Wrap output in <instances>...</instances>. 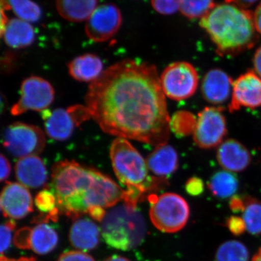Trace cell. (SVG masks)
<instances>
[{"instance_id": "1", "label": "cell", "mask_w": 261, "mask_h": 261, "mask_svg": "<svg viewBox=\"0 0 261 261\" xmlns=\"http://www.w3.org/2000/svg\"><path fill=\"white\" fill-rule=\"evenodd\" d=\"M85 102L108 135L155 147L168 142L171 118L154 65L133 60L116 63L90 84Z\"/></svg>"}, {"instance_id": "2", "label": "cell", "mask_w": 261, "mask_h": 261, "mask_svg": "<svg viewBox=\"0 0 261 261\" xmlns=\"http://www.w3.org/2000/svg\"><path fill=\"white\" fill-rule=\"evenodd\" d=\"M51 178L58 210L70 219L81 218L93 206L114 207L124 197V190L112 178L75 161L57 163Z\"/></svg>"}, {"instance_id": "3", "label": "cell", "mask_w": 261, "mask_h": 261, "mask_svg": "<svg viewBox=\"0 0 261 261\" xmlns=\"http://www.w3.org/2000/svg\"><path fill=\"white\" fill-rule=\"evenodd\" d=\"M200 25L221 56H236L251 49L258 41L250 10L225 2L200 19Z\"/></svg>"}, {"instance_id": "4", "label": "cell", "mask_w": 261, "mask_h": 261, "mask_svg": "<svg viewBox=\"0 0 261 261\" xmlns=\"http://www.w3.org/2000/svg\"><path fill=\"white\" fill-rule=\"evenodd\" d=\"M110 156L116 177L126 188L123 200L126 205L136 208L145 194L163 186L166 178L149 175L147 161L126 139L113 141Z\"/></svg>"}, {"instance_id": "5", "label": "cell", "mask_w": 261, "mask_h": 261, "mask_svg": "<svg viewBox=\"0 0 261 261\" xmlns=\"http://www.w3.org/2000/svg\"><path fill=\"white\" fill-rule=\"evenodd\" d=\"M101 223L105 242L117 250L128 251L145 240L147 226L137 207L125 203L117 205L107 212Z\"/></svg>"}, {"instance_id": "6", "label": "cell", "mask_w": 261, "mask_h": 261, "mask_svg": "<svg viewBox=\"0 0 261 261\" xmlns=\"http://www.w3.org/2000/svg\"><path fill=\"white\" fill-rule=\"evenodd\" d=\"M149 217L152 224L165 233H176L185 227L190 216V206L177 194L149 196Z\"/></svg>"}, {"instance_id": "7", "label": "cell", "mask_w": 261, "mask_h": 261, "mask_svg": "<svg viewBox=\"0 0 261 261\" xmlns=\"http://www.w3.org/2000/svg\"><path fill=\"white\" fill-rule=\"evenodd\" d=\"M161 87L166 97L173 100L189 99L195 94L199 84V76L195 67L185 61L168 65L160 76Z\"/></svg>"}, {"instance_id": "8", "label": "cell", "mask_w": 261, "mask_h": 261, "mask_svg": "<svg viewBox=\"0 0 261 261\" xmlns=\"http://www.w3.org/2000/svg\"><path fill=\"white\" fill-rule=\"evenodd\" d=\"M46 138L39 127L27 123H13L4 133V146L17 158L37 155L44 150Z\"/></svg>"}, {"instance_id": "9", "label": "cell", "mask_w": 261, "mask_h": 261, "mask_svg": "<svg viewBox=\"0 0 261 261\" xmlns=\"http://www.w3.org/2000/svg\"><path fill=\"white\" fill-rule=\"evenodd\" d=\"M227 133L226 118L221 108L207 107L199 113L193 130L194 142L202 149L219 147Z\"/></svg>"}, {"instance_id": "10", "label": "cell", "mask_w": 261, "mask_h": 261, "mask_svg": "<svg viewBox=\"0 0 261 261\" xmlns=\"http://www.w3.org/2000/svg\"><path fill=\"white\" fill-rule=\"evenodd\" d=\"M90 113L86 106H71L68 109L58 108L53 111H42L47 135L53 140L65 141L68 140L75 127L90 118Z\"/></svg>"}, {"instance_id": "11", "label": "cell", "mask_w": 261, "mask_h": 261, "mask_svg": "<svg viewBox=\"0 0 261 261\" xmlns=\"http://www.w3.org/2000/svg\"><path fill=\"white\" fill-rule=\"evenodd\" d=\"M55 99V89L48 81L39 76H31L23 81L20 97L11 109L13 116L29 111H44Z\"/></svg>"}, {"instance_id": "12", "label": "cell", "mask_w": 261, "mask_h": 261, "mask_svg": "<svg viewBox=\"0 0 261 261\" xmlns=\"http://www.w3.org/2000/svg\"><path fill=\"white\" fill-rule=\"evenodd\" d=\"M122 20L121 10L116 5H99L87 20L86 34L93 42H107L118 32Z\"/></svg>"}, {"instance_id": "13", "label": "cell", "mask_w": 261, "mask_h": 261, "mask_svg": "<svg viewBox=\"0 0 261 261\" xmlns=\"http://www.w3.org/2000/svg\"><path fill=\"white\" fill-rule=\"evenodd\" d=\"M261 106V78L254 70H248L233 81L230 112L242 108L255 109Z\"/></svg>"}, {"instance_id": "14", "label": "cell", "mask_w": 261, "mask_h": 261, "mask_svg": "<svg viewBox=\"0 0 261 261\" xmlns=\"http://www.w3.org/2000/svg\"><path fill=\"white\" fill-rule=\"evenodd\" d=\"M0 202L5 217L21 219L33 211L32 196L21 184L8 182L0 195Z\"/></svg>"}, {"instance_id": "15", "label": "cell", "mask_w": 261, "mask_h": 261, "mask_svg": "<svg viewBox=\"0 0 261 261\" xmlns=\"http://www.w3.org/2000/svg\"><path fill=\"white\" fill-rule=\"evenodd\" d=\"M220 166L230 172H241L251 163V154L243 144L233 139L224 141L216 153Z\"/></svg>"}, {"instance_id": "16", "label": "cell", "mask_w": 261, "mask_h": 261, "mask_svg": "<svg viewBox=\"0 0 261 261\" xmlns=\"http://www.w3.org/2000/svg\"><path fill=\"white\" fill-rule=\"evenodd\" d=\"M232 80L221 69L209 70L202 79L201 92L207 102L221 105L226 102L232 92Z\"/></svg>"}, {"instance_id": "17", "label": "cell", "mask_w": 261, "mask_h": 261, "mask_svg": "<svg viewBox=\"0 0 261 261\" xmlns=\"http://www.w3.org/2000/svg\"><path fill=\"white\" fill-rule=\"evenodd\" d=\"M17 179L23 186L37 189L47 183V168L37 155L22 158L17 161L15 167Z\"/></svg>"}, {"instance_id": "18", "label": "cell", "mask_w": 261, "mask_h": 261, "mask_svg": "<svg viewBox=\"0 0 261 261\" xmlns=\"http://www.w3.org/2000/svg\"><path fill=\"white\" fill-rule=\"evenodd\" d=\"M100 233V228L93 221L87 218H79L70 228V243L81 251H89L97 247Z\"/></svg>"}, {"instance_id": "19", "label": "cell", "mask_w": 261, "mask_h": 261, "mask_svg": "<svg viewBox=\"0 0 261 261\" xmlns=\"http://www.w3.org/2000/svg\"><path fill=\"white\" fill-rule=\"evenodd\" d=\"M146 161L149 171L159 178L171 176L178 167L177 152L167 143L155 147Z\"/></svg>"}, {"instance_id": "20", "label": "cell", "mask_w": 261, "mask_h": 261, "mask_svg": "<svg viewBox=\"0 0 261 261\" xmlns=\"http://www.w3.org/2000/svg\"><path fill=\"white\" fill-rule=\"evenodd\" d=\"M70 76L81 82H94L103 73V64L96 55L84 54L76 57L68 65Z\"/></svg>"}, {"instance_id": "21", "label": "cell", "mask_w": 261, "mask_h": 261, "mask_svg": "<svg viewBox=\"0 0 261 261\" xmlns=\"http://www.w3.org/2000/svg\"><path fill=\"white\" fill-rule=\"evenodd\" d=\"M4 38L5 42L10 47L25 48L32 45L35 41V31L29 22L13 18L7 24Z\"/></svg>"}, {"instance_id": "22", "label": "cell", "mask_w": 261, "mask_h": 261, "mask_svg": "<svg viewBox=\"0 0 261 261\" xmlns=\"http://www.w3.org/2000/svg\"><path fill=\"white\" fill-rule=\"evenodd\" d=\"M56 3L59 15L70 22L88 20L98 7V0H56Z\"/></svg>"}, {"instance_id": "23", "label": "cell", "mask_w": 261, "mask_h": 261, "mask_svg": "<svg viewBox=\"0 0 261 261\" xmlns=\"http://www.w3.org/2000/svg\"><path fill=\"white\" fill-rule=\"evenodd\" d=\"M58 233L51 226L41 223L31 231L29 248L38 255H47L58 245Z\"/></svg>"}, {"instance_id": "24", "label": "cell", "mask_w": 261, "mask_h": 261, "mask_svg": "<svg viewBox=\"0 0 261 261\" xmlns=\"http://www.w3.org/2000/svg\"><path fill=\"white\" fill-rule=\"evenodd\" d=\"M207 187L215 197L228 198L233 197L238 191V178L235 173L226 170L218 171L211 176Z\"/></svg>"}, {"instance_id": "25", "label": "cell", "mask_w": 261, "mask_h": 261, "mask_svg": "<svg viewBox=\"0 0 261 261\" xmlns=\"http://www.w3.org/2000/svg\"><path fill=\"white\" fill-rule=\"evenodd\" d=\"M249 256L248 250L243 243L229 240L220 245L215 261H249Z\"/></svg>"}, {"instance_id": "26", "label": "cell", "mask_w": 261, "mask_h": 261, "mask_svg": "<svg viewBox=\"0 0 261 261\" xmlns=\"http://www.w3.org/2000/svg\"><path fill=\"white\" fill-rule=\"evenodd\" d=\"M245 205L243 219L246 230L253 235L261 233V202L252 197H245Z\"/></svg>"}, {"instance_id": "27", "label": "cell", "mask_w": 261, "mask_h": 261, "mask_svg": "<svg viewBox=\"0 0 261 261\" xmlns=\"http://www.w3.org/2000/svg\"><path fill=\"white\" fill-rule=\"evenodd\" d=\"M216 5L214 0H179V11L190 20L203 18Z\"/></svg>"}, {"instance_id": "28", "label": "cell", "mask_w": 261, "mask_h": 261, "mask_svg": "<svg viewBox=\"0 0 261 261\" xmlns=\"http://www.w3.org/2000/svg\"><path fill=\"white\" fill-rule=\"evenodd\" d=\"M10 8L21 20L37 22L42 16V10L32 0H7Z\"/></svg>"}, {"instance_id": "29", "label": "cell", "mask_w": 261, "mask_h": 261, "mask_svg": "<svg viewBox=\"0 0 261 261\" xmlns=\"http://www.w3.org/2000/svg\"><path fill=\"white\" fill-rule=\"evenodd\" d=\"M35 205L42 213L48 214L47 219L56 221L60 211L57 205L56 195L50 190H43L35 197Z\"/></svg>"}, {"instance_id": "30", "label": "cell", "mask_w": 261, "mask_h": 261, "mask_svg": "<svg viewBox=\"0 0 261 261\" xmlns=\"http://www.w3.org/2000/svg\"><path fill=\"white\" fill-rule=\"evenodd\" d=\"M16 224L13 221H9L4 224H0V254L8 250L13 240V232Z\"/></svg>"}, {"instance_id": "31", "label": "cell", "mask_w": 261, "mask_h": 261, "mask_svg": "<svg viewBox=\"0 0 261 261\" xmlns=\"http://www.w3.org/2000/svg\"><path fill=\"white\" fill-rule=\"evenodd\" d=\"M151 5L156 12L162 15H172L179 10L178 0H151Z\"/></svg>"}, {"instance_id": "32", "label": "cell", "mask_w": 261, "mask_h": 261, "mask_svg": "<svg viewBox=\"0 0 261 261\" xmlns=\"http://www.w3.org/2000/svg\"><path fill=\"white\" fill-rule=\"evenodd\" d=\"M226 226L235 236L243 234L246 230L245 221L243 218L237 216H230L226 221Z\"/></svg>"}, {"instance_id": "33", "label": "cell", "mask_w": 261, "mask_h": 261, "mask_svg": "<svg viewBox=\"0 0 261 261\" xmlns=\"http://www.w3.org/2000/svg\"><path fill=\"white\" fill-rule=\"evenodd\" d=\"M57 261H95L87 252L72 250L63 252Z\"/></svg>"}, {"instance_id": "34", "label": "cell", "mask_w": 261, "mask_h": 261, "mask_svg": "<svg viewBox=\"0 0 261 261\" xmlns=\"http://www.w3.org/2000/svg\"><path fill=\"white\" fill-rule=\"evenodd\" d=\"M185 190L189 195L195 197L200 195L204 192L203 181L198 177L189 178L185 185Z\"/></svg>"}, {"instance_id": "35", "label": "cell", "mask_w": 261, "mask_h": 261, "mask_svg": "<svg viewBox=\"0 0 261 261\" xmlns=\"http://www.w3.org/2000/svg\"><path fill=\"white\" fill-rule=\"evenodd\" d=\"M32 229L28 227L19 229L14 236L15 246L20 249H29V241Z\"/></svg>"}, {"instance_id": "36", "label": "cell", "mask_w": 261, "mask_h": 261, "mask_svg": "<svg viewBox=\"0 0 261 261\" xmlns=\"http://www.w3.org/2000/svg\"><path fill=\"white\" fill-rule=\"evenodd\" d=\"M10 9V7L7 0H0V39L4 36L5 29L8 23L5 11Z\"/></svg>"}, {"instance_id": "37", "label": "cell", "mask_w": 261, "mask_h": 261, "mask_svg": "<svg viewBox=\"0 0 261 261\" xmlns=\"http://www.w3.org/2000/svg\"><path fill=\"white\" fill-rule=\"evenodd\" d=\"M11 173V166L8 160L0 153V182L9 177Z\"/></svg>"}, {"instance_id": "38", "label": "cell", "mask_w": 261, "mask_h": 261, "mask_svg": "<svg viewBox=\"0 0 261 261\" xmlns=\"http://www.w3.org/2000/svg\"><path fill=\"white\" fill-rule=\"evenodd\" d=\"M245 197H241L240 196H233L230 200L229 206L231 210L234 213L243 212L245 208Z\"/></svg>"}, {"instance_id": "39", "label": "cell", "mask_w": 261, "mask_h": 261, "mask_svg": "<svg viewBox=\"0 0 261 261\" xmlns=\"http://www.w3.org/2000/svg\"><path fill=\"white\" fill-rule=\"evenodd\" d=\"M94 220L97 221H102L106 216V212L105 208L99 206H93L89 209L88 213H87Z\"/></svg>"}, {"instance_id": "40", "label": "cell", "mask_w": 261, "mask_h": 261, "mask_svg": "<svg viewBox=\"0 0 261 261\" xmlns=\"http://www.w3.org/2000/svg\"><path fill=\"white\" fill-rule=\"evenodd\" d=\"M254 72L261 78V45L257 48L254 54L253 60Z\"/></svg>"}, {"instance_id": "41", "label": "cell", "mask_w": 261, "mask_h": 261, "mask_svg": "<svg viewBox=\"0 0 261 261\" xmlns=\"http://www.w3.org/2000/svg\"><path fill=\"white\" fill-rule=\"evenodd\" d=\"M253 14L254 24H255V29H256L257 34L261 35V3H259L255 8Z\"/></svg>"}, {"instance_id": "42", "label": "cell", "mask_w": 261, "mask_h": 261, "mask_svg": "<svg viewBox=\"0 0 261 261\" xmlns=\"http://www.w3.org/2000/svg\"><path fill=\"white\" fill-rule=\"evenodd\" d=\"M258 0H225L227 3H233V4L241 7V8L248 9V8L255 5Z\"/></svg>"}, {"instance_id": "43", "label": "cell", "mask_w": 261, "mask_h": 261, "mask_svg": "<svg viewBox=\"0 0 261 261\" xmlns=\"http://www.w3.org/2000/svg\"><path fill=\"white\" fill-rule=\"evenodd\" d=\"M0 261H37V260L33 257H22L20 258L10 259L3 256V255H0Z\"/></svg>"}, {"instance_id": "44", "label": "cell", "mask_w": 261, "mask_h": 261, "mask_svg": "<svg viewBox=\"0 0 261 261\" xmlns=\"http://www.w3.org/2000/svg\"><path fill=\"white\" fill-rule=\"evenodd\" d=\"M105 261H130L126 257L120 256V255H113V256L108 257Z\"/></svg>"}, {"instance_id": "45", "label": "cell", "mask_w": 261, "mask_h": 261, "mask_svg": "<svg viewBox=\"0 0 261 261\" xmlns=\"http://www.w3.org/2000/svg\"><path fill=\"white\" fill-rule=\"evenodd\" d=\"M5 101L3 96L0 94V114L4 111L5 108Z\"/></svg>"}, {"instance_id": "46", "label": "cell", "mask_w": 261, "mask_h": 261, "mask_svg": "<svg viewBox=\"0 0 261 261\" xmlns=\"http://www.w3.org/2000/svg\"><path fill=\"white\" fill-rule=\"evenodd\" d=\"M251 261H261V248L255 254Z\"/></svg>"}, {"instance_id": "47", "label": "cell", "mask_w": 261, "mask_h": 261, "mask_svg": "<svg viewBox=\"0 0 261 261\" xmlns=\"http://www.w3.org/2000/svg\"><path fill=\"white\" fill-rule=\"evenodd\" d=\"M2 209V207H1V202H0V210H1Z\"/></svg>"}]
</instances>
